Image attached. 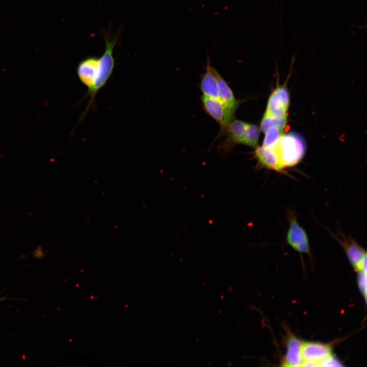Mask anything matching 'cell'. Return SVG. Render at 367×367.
I'll list each match as a JSON object with an SVG mask.
<instances>
[{"label": "cell", "instance_id": "cell-14", "mask_svg": "<svg viewBox=\"0 0 367 367\" xmlns=\"http://www.w3.org/2000/svg\"><path fill=\"white\" fill-rule=\"evenodd\" d=\"M283 130L277 126H271L268 128L264 133L265 137L262 145L266 147L274 145L283 134Z\"/></svg>", "mask_w": 367, "mask_h": 367}, {"label": "cell", "instance_id": "cell-9", "mask_svg": "<svg viewBox=\"0 0 367 367\" xmlns=\"http://www.w3.org/2000/svg\"><path fill=\"white\" fill-rule=\"evenodd\" d=\"M342 244L351 265L357 271L366 270V254L359 245L353 241L344 240Z\"/></svg>", "mask_w": 367, "mask_h": 367}, {"label": "cell", "instance_id": "cell-7", "mask_svg": "<svg viewBox=\"0 0 367 367\" xmlns=\"http://www.w3.org/2000/svg\"><path fill=\"white\" fill-rule=\"evenodd\" d=\"M301 351L303 362H314L318 366L321 361L332 355L330 346L318 342H303Z\"/></svg>", "mask_w": 367, "mask_h": 367}, {"label": "cell", "instance_id": "cell-4", "mask_svg": "<svg viewBox=\"0 0 367 367\" xmlns=\"http://www.w3.org/2000/svg\"><path fill=\"white\" fill-rule=\"evenodd\" d=\"M201 99L204 111L220 124L221 129L234 118L237 109L229 107L213 97L202 95Z\"/></svg>", "mask_w": 367, "mask_h": 367}, {"label": "cell", "instance_id": "cell-6", "mask_svg": "<svg viewBox=\"0 0 367 367\" xmlns=\"http://www.w3.org/2000/svg\"><path fill=\"white\" fill-rule=\"evenodd\" d=\"M286 240L287 244L296 251L299 253H309L310 247L307 234L294 216L290 218Z\"/></svg>", "mask_w": 367, "mask_h": 367}, {"label": "cell", "instance_id": "cell-13", "mask_svg": "<svg viewBox=\"0 0 367 367\" xmlns=\"http://www.w3.org/2000/svg\"><path fill=\"white\" fill-rule=\"evenodd\" d=\"M287 118H278L264 114L260 124V129L264 133L271 126H277L283 130L286 126Z\"/></svg>", "mask_w": 367, "mask_h": 367}, {"label": "cell", "instance_id": "cell-1", "mask_svg": "<svg viewBox=\"0 0 367 367\" xmlns=\"http://www.w3.org/2000/svg\"><path fill=\"white\" fill-rule=\"evenodd\" d=\"M113 51L106 48L100 58L89 57L81 61L76 68L78 80L87 88L84 98L90 97L89 103L82 114L78 123L84 119L89 110L95 107V99L112 74L115 66Z\"/></svg>", "mask_w": 367, "mask_h": 367}, {"label": "cell", "instance_id": "cell-11", "mask_svg": "<svg viewBox=\"0 0 367 367\" xmlns=\"http://www.w3.org/2000/svg\"><path fill=\"white\" fill-rule=\"evenodd\" d=\"M254 155L261 167L277 171H281L277 155L273 146H256Z\"/></svg>", "mask_w": 367, "mask_h": 367}, {"label": "cell", "instance_id": "cell-2", "mask_svg": "<svg viewBox=\"0 0 367 367\" xmlns=\"http://www.w3.org/2000/svg\"><path fill=\"white\" fill-rule=\"evenodd\" d=\"M224 140L218 146L222 154H228L237 145L257 146L260 129L254 124L233 118L221 129Z\"/></svg>", "mask_w": 367, "mask_h": 367}, {"label": "cell", "instance_id": "cell-17", "mask_svg": "<svg viewBox=\"0 0 367 367\" xmlns=\"http://www.w3.org/2000/svg\"><path fill=\"white\" fill-rule=\"evenodd\" d=\"M5 299H5V297H0V302L2 301H3V300H5Z\"/></svg>", "mask_w": 367, "mask_h": 367}, {"label": "cell", "instance_id": "cell-8", "mask_svg": "<svg viewBox=\"0 0 367 367\" xmlns=\"http://www.w3.org/2000/svg\"><path fill=\"white\" fill-rule=\"evenodd\" d=\"M218 72L211 65L210 59L207 58L205 71L201 76L200 88L203 95L219 99L217 77Z\"/></svg>", "mask_w": 367, "mask_h": 367}, {"label": "cell", "instance_id": "cell-16", "mask_svg": "<svg viewBox=\"0 0 367 367\" xmlns=\"http://www.w3.org/2000/svg\"><path fill=\"white\" fill-rule=\"evenodd\" d=\"M319 366H341L342 364L338 360L334 358L332 355H330L324 360L321 361Z\"/></svg>", "mask_w": 367, "mask_h": 367}, {"label": "cell", "instance_id": "cell-3", "mask_svg": "<svg viewBox=\"0 0 367 367\" xmlns=\"http://www.w3.org/2000/svg\"><path fill=\"white\" fill-rule=\"evenodd\" d=\"M277 155L281 170L296 165L305 153V142L302 137L292 132L282 134L273 146Z\"/></svg>", "mask_w": 367, "mask_h": 367}, {"label": "cell", "instance_id": "cell-5", "mask_svg": "<svg viewBox=\"0 0 367 367\" xmlns=\"http://www.w3.org/2000/svg\"><path fill=\"white\" fill-rule=\"evenodd\" d=\"M290 94L283 86L276 87L269 96L264 114L278 118H287Z\"/></svg>", "mask_w": 367, "mask_h": 367}, {"label": "cell", "instance_id": "cell-10", "mask_svg": "<svg viewBox=\"0 0 367 367\" xmlns=\"http://www.w3.org/2000/svg\"><path fill=\"white\" fill-rule=\"evenodd\" d=\"M302 344L297 337L290 336L286 342V352L282 361L283 366H302L303 362L301 351Z\"/></svg>", "mask_w": 367, "mask_h": 367}, {"label": "cell", "instance_id": "cell-15", "mask_svg": "<svg viewBox=\"0 0 367 367\" xmlns=\"http://www.w3.org/2000/svg\"><path fill=\"white\" fill-rule=\"evenodd\" d=\"M358 283L359 289L366 299V270H361L358 271Z\"/></svg>", "mask_w": 367, "mask_h": 367}, {"label": "cell", "instance_id": "cell-12", "mask_svg": "<svg viewBox=\"0 0 367 367\" xmlns=\"http://www.w3.org/2000/svg\"><path fill=\"white\" fill-rule=\"evenodd\" d=\"M217 83L219 99L229 107L238 109L241 101L235 98L231 89L219 72Z\"/></svg>", "mask_w": 367, "mask_h": 367}]
</instances>
